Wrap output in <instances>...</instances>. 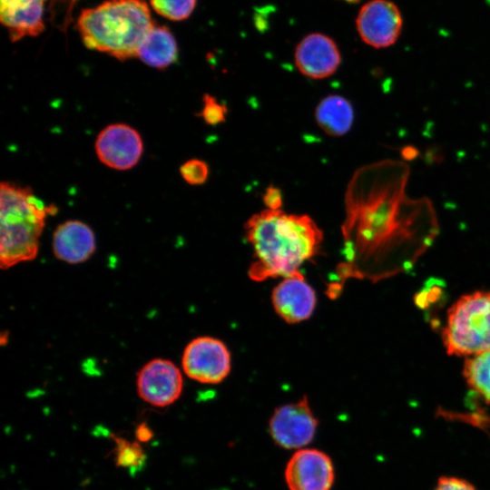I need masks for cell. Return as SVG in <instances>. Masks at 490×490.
I'll return each instance as SVG.
<instances>
[{
	"instance_id": "1",
	"label": "cell",
	"mask_w": 490,
	"mask_h": 490,
	"mask_svg": "<svg viewBox=\"0 0 490 490\" xmlns=\"http://www.w3.org/2000/svg\"><path fill=\"white\" fill-rule=\"evenodd\" d=\"M409 173L406 162L385 160L355 175L344 229L350 274L377 279L405 271L436 237L430 200L407 194Z\"/></svg>"
},
{
	"instance_id": "2",
	"label": "cell",
	"mask_w": 490,
	"mask_h": 490,
	"mask_svg": "<svg viewBox=\"0 0 490 490\" xmlns=\"http://www.w3.org/2000/svg\"><path fill=\"white\" fill-rule=\"evenodd\" d=\"M254 260L249 277L254 281L287 277L314 258L320 249L323 231L307 214L265 209L251 215L244 225Z\"/></svg>"
},
{
	"instance_id": "3",
	"label": "cell",
	"mask_w": 490,
	"mask_h": 490,
	"mask_svg": "<svg viewBox=\"0 0 490 490\" xmlns=\"http://www.w3.org/2000/svg\"><path fill=\"white\" fill-rule=\"evenodd\" d=\"M144 0H109L82 12L77 27L84 44L119 60L136 56L153 26Z\"/></svg>"
},
{
	"instance_id": "4",
	"label": "cell",
	"mask_w": 490,
	"mask_h": 490,
	"mask_svg": "<svg viewBox=\"0 0 490 490\" xmlns=\"http://www.w3.org/2000/svg\"><path fill=\"white\" fill-rule=\"evenodd\" d=\"M56 211L47 206L29 187L9 181L0 189V266L8 270L34 260L39 239L48 215Z\"/></svg>"
},
{
	"instance_id": "5",
	"label": "cell",
	"mask_w": 490,
	"mask_h": 490,
	"mask_svg": "<svg viewBox=\"0 0 490 490\" xmlns=\"http://www.w3.org/2000/svg\"><path fill=\"white\" fill-rule=\"evenodd\" d=\"M442 340L451 356L468 358L490 350V290L465 294L453 303Z\"/></svg>"
},
{
	"instance_id": "6",
	"label": "cell",
	"mask_w": 490,
	"mask_h": 490,
	"mask_svg": "<svg viewBox=\"0 0 490 490\" xmlns=\"http://www.w3.org/2000/svg\"><path fill=\"white\" fill-rule=\"evenodd\" d=\"M230 354L226 345L212 337H198L185 347L181 357L184 374L203 384H218L229 375Z\"/></svg>"
},
{
	"instance_id": "7",
	"label": "cell",
	"mask_w": 490,
	"mask_h": 490,
	"mask_svg": "<svg viewBox=\"0 0 490 490\" xmlns=\"http://www.w3.org/2000/svg\"><path fill=\"white\" fill-rule=\"evenodd\" d=\"M318 419L308 397L277 407L269 422L270 435L275 444L285 449H301L314 438Z\"/></svg>"
},
{
	"instance_id": "8",
	"label": "cell",
	"mask_w": 490,
	"mask_h": 490,
	"mask_svg": "<svg viewBox=\"0 0 490 490\" xmlns=\"http://www.w3.org/2000/svg\"><path fill=\"white\" fill-rule=\"evenodd\" d=\"M136 387L144 402L156 407H168L181 395L182 374L171 360L153 358L137 373Z\"/></svg>"
},
{
	"instance_id": "9",
	"label": "cell",
	"mask_w": 490,
	"mask_h": 490,
	"mask_svg": "<svg viewBox=\"0 0 490 490\" xmlns=\"http://www.w3.org/2000/svg\"><path fill=\"white\" fill-rule=\"evenodd\" d=\"M284 477L289 490H331L335 469L325 452L301 448L287 463Z\"/></svg>"
},
{
	"instance_id": "10",
	"label": "cell",
	"mask_w": 490,
	"mask_h": 490,
	"mask_svg": "<svg viewBox=\"0 0 490 490\" xmlns=\"http://www.w3.org/2000/svg\"><path fill=\"white\" fill-rule=\"evenodd\" d=\"M356 24L363 42L375 48H384L397 40L403 20L399 9L391 1L371 0L361 7Z\"/></svg>"
},
{
	"instance_id": "11",
	"label": "cell",
	"mask_w": 490,
	"mask_h": 490,
	"mask_svg": "<svg viewBox=\"0 0 490 490\" xmlns=\"http://www.w3.org/2000/svg\"><path fill=\"white\" fill-rule=\"evenodd\" d=\"M94 146L99 160L104 165L118 171L135 166L143 152L140 133L125 123L106 126L98 134Z\"/></svg>"
},
{
	"instance_id": "12",
	"label": "cell",
	"mask_w": 490,
	"mask_h": 490,
	"mask_svg": "<svg viewBox=\"0 0 490 490\" xmlns=\"http://www.w3.org/2000/svg\"><path fill=\"white\" fill-rule=\"evenodd\" d=\"M271 300L276 313L287 323L308 319L316 307V293L299 271L283 278L274 288Z\"/></svg>"
},
{
	"instance_id": "13",
	"label": "cell",
	"mask_w": 490,
	"mask_h": 490,
	"mask_svg": "<svg viewBox=\"0 0 490 490\" xmlns=\"http://www.w3.org/2000/svg\"><path fill=\"white\" fill-rule=\"evenodd\" d=\"M298 70L306 77L324 79L332 75L341 63L336 43L323 34H310L297 45L294 55Z\"/></svg>"
},
{
	"instance_id": "14",
	"label": "cell",
	"mask_w": 490,
	"mask_h": 490,
	"mask_svg": "<svg viewBox=\"0 0 490 490\" xmlns=\"http://www.w3.org/2000/svg\"><path fill=\"white\" fill-rule=\"evenodd\" d=\"M54 256L68 264H80L89 260L96 249L93 230L81 220H67L56 228L53 236Z\"/></svg>"
},
{
	"instance_id": "15",
	"label": "cell",
	"mask_w": 490,
	"mask_h": 490,
	"mask_svg": "<svg viewBox=\"0 0 490 490\" xmlns=\"http://www.w3.org/2000/svg\"><path fill=\"white\" fill-rule=\"evenodd\" d=\"M45 0H0L1 22L12 41L36 36L44 28L43 15Z\"/></svg>"
},
{
	"instance_id": "16",
	"label": "cell",
	"mask_w": 490,
	"mask_h": 490,
	"mask_svg": "<svg viewBox=\"0 0 490 490\" xmlns=\"http://www.w3.org/2000/svg\"><path fill=\"white\" fill-rule=\"evenodd\" d=\"M136 56L151 67L165 69L177 60L176 40L165 26L153 25L142 41Z\"/></svg>"
},
{
	"instance_id": "17",
	"label": "cell",
	"mask_w": 490,
	"mask_h": 490,
	"mask_svg": "<svg viewBox=\"0 0 490 490\" xmlns=\"http://www.w3.org/2000/svg\"><path fill=\"white\" fill-rule=\"evenodd\" d=\"M315 119L319 128L330 136L348 132L354 122V109L345 97L330 94L323 98L315 109Z\"/></svg>"
},
{
	"instance_id": "18",
	"label": "cell",
	"mask_w": 490,
	"mask_h": 490,
	"mask_svg": "<svg viewBox=\"0 0 490 490\" xmlns=\"http://www.w3.org/2000/svg\"><path fill=\"white\" fill-rule=\"evenodd\" d=\"M463 376L468 387L490 405V350L466 358Z\"/></svg>"
},
{
	"instance_id": "19",
	"label": "cell",
	"mask_w": 490,
	"mask_h": 490,
	"mask_svg": "<svg viewBox=\"0 0 490 490\" xmlns=\"http://www.w3.org/2000/svg\"><path fill=\"white\" fill-rule=\"evenodd\" d=\"M115 461L118 466L130 469H138L145 461V454L141 445L130 442L124 438L114 436Z\"/></svg>"
},
{
	"instance_id": "20",
	"label": "cell",
	"mask_w": 490,
	"mask_h": 490,
	"mask_svg": "<svg viewBox=\"0 0 490 490\" xmlns=\"http://www.w3.org/2000/svg\"><path fill=\"white\" fill-rule=\"evenodd\" d=\"M150 3L156 13L172 21L188 18L196 5V0H150Z\"/></svg>"
},
{
	"instance_id": "21",
	"label": "cell",
	"mask_w": 490,
	"mask_h": 490,
	"mask_svg": "<svg viewBox=\"0 0 490 490\" xmlns=\"http://www.w3.org/2000/svg\"><path fill=\"white\" fill-rule=\"evenodd\" d=\"M228 109L225 104L220 103L216 97L204 94L202 97V108L198 114L209 125H217L226 120Z\"/></svg>"
},
{
	"instance_id": "22",
	"label": "cell",
	"mask_w": 490,
	"mask_h": 490,
	"mask_svg": "<svg viewBox=\"0 0 490 490\" xmlns=\"http://www.w3.org/2000/svg\"><path fill=\"white\" fill-rule=\"evenodd\" d=\"M180 172L187 183L191 185H201L209 177V167L201 160L191 159L181 166Z\"/></svg>"
},
{
	"instance_id": "23",
	"label": "cell",
	"mask_w": 490,
	"mask_h": 490,
	"mask_svg": "<svg viewBox=\"0 0 490 490\" xmlns=\"http://www.w3.org/2000/svg\"><path fill=\"white\" fill-rule=\"evenodd\" d=\"M433 490H478L471 482L465 478L442 475L436 484Z\"/></svg>"
},
{
	"instance_id": "24",
	"label": "cell",
	"mask_w": 490,
	"mask_h": 490,
	"mask_svg": "<svg viewBox=\"0 0 490 490\" xmlns=\"http://www.w3.org/2000/svg\"><path fill=\"white\" fill-rule=\"evenodd\" d=\"M262 200L266 209L269 210H280L283 204L282 192L274 186H270L265 190Z\"/></svg>"
},
{
	"instance_id": "25",
	"label": "cell",
	"mask_w": 490,
	"mask_h": 490,
	"mask_svg": "<svg viewBox=\"0 0 490 490\" xmlns=\"http://www.w3.org/2000/svg\"><path fill=\"white\" fill-rule=\"evenodd\" d=\"M135 436L139 442H148L152 437V431L146 424L142 423L137 426Z\"/></svg>"
}]
</instances>
